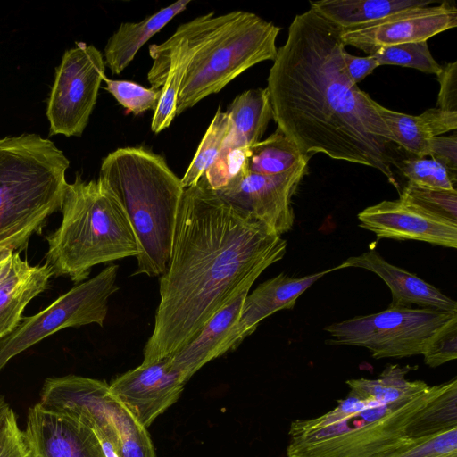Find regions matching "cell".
I'll return each mask as SVG.
<instances>
[{
    "instance_id": "obj_39",
    "label": "cell",
    "mask_w": 457,
    "mask_h": 457,
    "mask_svg": "<svg viewBox=\"0 0 457 457\" xmlns=\"http://www.w3.org/2000/svg\"><path fill=\"white\" fill-rule=\"evenodd\" d=\"M343 59L347 76L356 85L380 66L372 55L360 57L345 52Z\"/></svg>"
},
{
    "instance_id": "obj_40",
    "label": "cell",
    "mask_w": 457,
    "mask_h": 457,
    "mask_svg": "<svg viewBox=\"0 0 457 457\" xmlns=\"http://www.w3.org/2000/svg\"><path fill=\"white\" fill-rule=\"evenodd\" d=\"M11 407L7 403V402L4 400V396H0V426L2 422L4 421L6 414L10 411Z\"/></svg>"
},
{
    "instance_id": "obj_27",
    "label": "cell",
    "mask_w": 457,
    "mask_h": 457,
    "mask_svg": "<svg viewBox=\"0 0 457 457\" xmlns=\"http://www.w3.org/2000/svg\"><path fill=\"white\" fill-rule=\"evenodd\" d=\"M457 427V378L431 401L409 429V437L427 436Z\"/></svg>"
},
{
    "instance_id": "obj_32",
    "label": "cell",
    "mask_w": 457,
    "mask_h": 457,
    "mask_svg": "<svg viewBox=\"0 0 457 457\" xmlns=\"http://www.w3.org/2000/svg\"><path fill=\"white\" fill-rule=\"evenodd\" d=\"M396 168L408 179V183L412 185L445 190L456 189V176L432 158L414 156L399 159Z\"/></svg>"
},
{
    "instance_id": "obj_23",
    "label": "cell",
    "mask_w": 457,
    "mask_h": 457,
    "mask_svg": "<svg viewBox=\"0 0 457 457\" xmlns=\"http://www.w3.org/2000/svg\"><path fill=\"white\" fill-rule=\"evenodd\" d=\"M226 113L229 119V130L222 146L250 147L259 142L273 119L266 87L253 88L237 95Z\"/></svg>"
},
{
    "instance_id": "obj_13",
    "label": "cell",
    "mask_w": 457,
    "mask_h": 457,
    "mask_svg": "<svg viewBox=\"0 0 457 457\" xmlns=\"http://www.w3.org/2000/svg\"><path fill=\"white\" fill-rule=\"evenodd\" d=\"M457 27V8L444 1L392 14L378 21L342 29L345 46L357 47L369 55L376 50L404 43L428 41V38Z\"/></svg>"
},
{
    "instance_id": "obj_10",
    "label": "cell",
    "mask_w": 457,
    "mask_h": 457,
    "mask_svg": "<svg viewBox=\"0 0 457 457\" xmlns=\"http://www.w3.org/2000/svg\"><path fill=\"white\" fill-rule=\"evenodd\" d=\"M118 270L117 264H110L95 277L77 284L43 311L22 317L18 326L0 339V371L13 357L62 328L89 324L103 327L108 300L119 289Z\"/></svg>"
},
{
    "instance_id": "obj_12",
    "label": "cell",
    "mask_w": 457,
    "mask_h": 457,
    "mask_svg": "<svg viewBox=\"0 0 457 457\" xmlns=\"http://www.w3.org/2000/svg\"><path fill=\"white\" fill-rule=\"evenodd\" d=\"M230 16H215L213 12L200 15L179 25L175 33L160 45H150L153 65L147 79L153 88L161 87V97L154 111L151 129L159 133L176 117L178 96L185 73L194 54L211 35Z\"/></svg>"
},
{
    "instance_id": "obj_11",
    "label": "cell",
    "mask_w": 457,
    "mask_h": 457,
    "mask_svg": "<svg viewBox=\"0 0 457 457\" xmlns=\"http://www.w3.org/2000/svg\"><path fill=\"white\" fill-rule=\"evenodd\" d=\"M105 77L104 56L93 45L76 42L64 52L47 100L49 136H81Z\"/></svg>"
},
{
    "instance_id": "obj_1",
    "label": "cell",
    "mask_w": 457,
    "mask_h": 457,
    "mask_svg": "<svg viewBox=\"0 0 457 457\" xmlns=\"http://www.w3.org/2000/svg\"><path fill=\"white\" fill-rule=\"evenodd\" d=\"M286 251V240L211 189L204 176L185 188L142 363L181 349Z\"/></svg>"
},
{
    "instance_id": "obj_31",
    "label": "cell",
    "mask_w": 457,
    "mask_h": 457,
    "mask_svg": "<svg viewBox=\"0 0 457 457\" xmlns=\"http://www.w3.org/2000/svg\"><path fill=\"white\" fill-rule=\"evenodd\" d=\"M379 65H395L437 75L442 66L432 56L427 41L381 47L371 54Z\"/></svg>"
},
{
    "instance_id": "obj_38",
    "label": "cell",
    "mask_w": 457,
    "mask_h": 457,
    "mask_svg": "<svg viewBox=\"0 0 457 457\" xmlns=\"http://www.w3.org/2000/svg\"><path fill=\"white\" fill-rule=\"evenodd\" d=\"M428 156L457 176V136H438L429 141Z\"/></svg>"
},
{
    "instance_id": "obj_16",
    "label": "cell",
    "mask_w": 457,
    "mask_h": 457,
    "mask_svg": "<svg viewBox=\"0 0 457 457\" xmlns=\"http://www.w3.org/2000/svg\"><path fill=\"white\" fill-rule=\"evenodd\" d=\"M360 227L378 239L414 240L457 247V223L402 199L385 200L358 213Z\"/></svg>"
},
{
    "instance_id": "obj_26",
    "label": "cell",
    "mask_w": 457,
    "mask_h": 457,
    "mask_svg": "<svg viewBox=\"0 0 457 457\" xmlns=\"http://www.w3.org/2000/svg\"><path fill=\"white\" fill-rule=\"evenodd\" d=\"M297 145L278 128L269 137L250 146L249 171L262 175L287 172L296 165L308 162Z\"/></svg>"
},
{
    "instance_id": "obj_22",
    "label": "cell",
    "mask_w": 457,
    "mask_h": 457,
    "mask_svg": "<svg viewBox=\"0 0 457 457\" xmlns=\"http://www.w3.org/2000/svg\"><path fill=\"white\" fill-rule=\"evenodd\" d=\"M191 0H179L138 22H122L104 47V63L112 74H120L133 61L138 50Z\"/></svg>"
},
{
    "instance_id": "obj_8",
    "label": "cell",
    "mask_w": 457,
    "mask_h": 457,
    "mask_svg": "<svg viewBox=\"0 0 457 457\" xmlns=\"http://www.w3.org/2000/svg\"><path fill=\"white\" fill-rule=\"evenodd\" d=\"M38 403L91 428L118 457H156L147 428L111 394L105 381L78 375L48 378Z\"/></svg>"
},
{
    "instance_id": "obj_28",
    "label": "cell",
    "mask_w": 457,
    "mask_h": 457,
    "mask_svg": "<svg viewBox=\"0 0 457 457\" xmlns=\"http://www.w3.org/2000/svg\"><path fill=\"white\" fill-rule=\"evenodd\" d=\"M229 130V119L226 112L218 108L204 135L192 162L182 177L184 188L195 185L204 174L220 151Z\"/></svg>"
},
{
    "instance_id": "obj_9",
    "label": "cell",
    "mask_w": 457,
    "mask_h": 457,
    "mask_svg": "<svg viewBox=\"0 0 457 457\" xmlns=\"http://www.w3.org/2000/svg\"><path fill=\"white\" fill-rule=\"evenodd\" d=\"M457 312L429 308H392L327 326L328 344L369 349L373 358L423 354L433 336Z\"/></svg>"
},
{
    "instance_id": "obj_24",
    "label": "cell",
    "mask_w": 457,
    "mask_h": 457,
    "mask_svg": "<svg viewBox=\"0 0 457 457\" xmlns=\"http://www.w3.org/2000/svg\"><path fill=\"white\" fill-rule=\"evenodd\" d=\"M53 275L48 263L30 265L27 261L0 287V339L18 326L26 305L46 288Z\"/></svg>"
},
{
    "instance_id": "obj_30",
    "label": "cell",
    "mask_w": 457,
    "mask_h": 457,
    "mask_svg": "<svg viewBox=\"0 0 457 457\" xmlns=\"http://www.w3.org/2000/svg\"><path fill=\"white\" fill-rule=\"evenodd\" d=\"M376 457H457V427L427 436L407 437Z\"/></svg>"
},
{
    "instance_id": "obj_15",
    "label": "cell",
    "mask_w": 457,
    "mask_h": 457,
    "mask_svg": "<svg viewBox=\"0 0 457 457\" xmlns=\"http://www.w3.org/2000/svg\"><path fill=\"white\" fill-rule=\"evenodd\" d=\"M186 382L171 370L169 358L143 364L116 377L110 384L117 398L145 428L174 404Z\"/></svg>"
},
{
    "instance_id": "obj_14",
    "label": "cell",
    "mask_w": 457,
    "mask_h": 457,
    "mask_svg": "<svg viewBox=\"0 0 457 457\" xmlns=\"http://www.w3.org/2000/svg\"><path fill=\"white\" fill-rule=\"evenodd\" d=\"M307 170L308 162H303L277 175L249 171L233 187L215 192L281 236L293 227L291 198Z\"/></svg>"
},
{
    "instance_id": "obj_29",
    "label": "cell",
    "mask_w": 457,
    "mask_h": 457,
    "mask_svg": "<svg viewBox=\"0 0 457 457\" xmlns=\"http://www.w3.org/2000/svg\"><path fill=\"white\" fill-rule=\"evenodd\" d=\"M250 147L222 146L203 175L213 191L233 187L249 172Z\"/></svg>"
},
{
    "instance_id": "obj_18",
    "label": "cell",
    "mask_w": 457,
    "mask_h": 457,
    "mask_svg": "<svg viewBox=\"0 0 457 457\" xmlns=\"http://www.w3.org/2000/svg\"><path fill=\"white\" fill-rule=\"evenodd\" d=\"M249 290L240 293L216 312L191 341L172 355L167 356L171 370L178 372L186 383L206 363L237 347L235 340L236 328Z\"/></svg>"
},
{
    "instance_id": "obj_5",
    "label": "cell",
    "mask_w": 457,
    "mask_h": 457,
    "mask_svg": "<svg viewBox=\"0 0 457 457\" xmlns=\"http://www.w3.org/2000/svg\"><path fill=\"white\" fill-rule=\"evenodd\" d=\"M59 228L46 237V262L56 277L81 283L101 263L137 256L138 244L117 197L99 179L86 181L79 173L67 183Z\"/></svg>"
},
{
    "instance_id": "obj_34",
    "label": "cell",
    "mask_w": 457,
    "mask_h": 457,
    "mask_svg": "<svg viewBox=\"0 0 457 457\" xmlns=\"http://www.w3.org/2000/svg\"><path fill=\"white\" fill-rule=\"evenodd\" d=\"M107 90L128 112L135 115L155 110L161 97V89L145 87L129 80L104 79Z\"/></svg>"
},
{
    "instance_id": "obj_3",
    "label": "cell",
    "mask_w": 457,
    "mask_h": 457,
    "mask_svg": "<svg viewBox=\"0 0 457 457\" xmlns=\"http://www.w3.org/2000/svg\"><path fill=\"white\" fill-rule=\"evenodd\" d=\"M429 386L421 394L385 403L349 388L329 411L290 424L287 457H376L409 437L423 409L447 386Z\"/></svg>"
},
{
    "instance_id": "obj_36",
    "label": "cell",
    "mask_w": 457,
    "mask_h": 457,
    "mask_svg": "<svg viewBox=\"0 0 457 457\" xmlns=\"http://www.w3.org/2000/svg\"><path fill=\"white\" fill-rule=\"evenodd\" d=\"M0 457H32L23 430L10 409L0 426Z\"/></svg>"
},
{
    "instance_id": "obj_25",
    "label": "cell",
    "mask_w": 457,
    "mask_h": 457,
    "mask_svg": "<svg viewBox=\"0 0 457 457\" xmlns=\"http://www.w3.org/2000/svg\"><path fill=\"white\" fill-rule=\"evenodd\" d=\"M436 3L433 0H320L311 1L310 8L316 10L342 29H346Z\"/></svg>"
},
{
    "instance_id": "obj_21",
    "label": "cell",
    "mask_w": 457,
    "mask_h": 457,
    "mask_svg": "<svg viewBox=\"0 0 457 457\" xmlns=\"http://www.w3.org/2000/svg\"><path fill=\"white\" fill-rule=\"evenodd\" d=\"M377 110L394 136L395 144L416 157L428 156L432 137L457 129V112L435 107L415 116L392 111L378 103Z\"/></svg>"
},
{
    "instance_id": "obj_33",
    "label": "cell",
    "mask_w": 457,
    "mask_h": 457,
    "mask_svg": "<svg viewBox=\"0 0 457 457\" xmlns=\"http://www.w3.org/2000/svg\"><path fill=\"white\" fill-rule=\"evenodd\" d=\"M399 198L432 214L457 223V190L418 187L411 183L399 192Z\"/></svg>"
},
{
    "instance_id": "obj_37",
    "label": "cell",
    "mask_w": 457,
    "mask_h": 457,
    "mask_svg": "<svg viewBox=\"0 0 457 457\" xmlns=\"http://www.w3.org/2000/svg\"><path fill=\"white\" fill-rule=\"evenodd\" d=\"M436 77L440 85L437 108L457 112V62L442 66Z\"/></svg>"
},
{
    "instance_id": "obj_6",
    "label": "cell",
    "mask_w": 457,
    "mask_h": 457,
    "mask_svg": "<svg viewBox=\"0 0 457 457\" xmlns=\"http://www.w3.org/2000/svg\"><path fill=\"white\" fill-rule=\"evenodd\" d=\"M70 161L49 139L23 133L0 139V251H23L60 211Z\"/></svg>"
},
{
    "instance_id": "obj_2",
    "label": "cell",
    "mask_w": 457,
    "mask_h": 457,
    "mask_svg": "<svg viewBox=\"0 0 457 457\" xmlns=\"http://www.w3.org/2000/svg\"><path fill=\"white\" fill-rule=\"evenodd\" d=\"M341 36L312 8L294 18L267 79L273 120L303 154L374 168L400 192L395 137L378 103L347 76Z\"/></svg>"
},
{
    "instance_id": "obj_35",
    "label": "cell",
    "mask_w": 457,
    "mask_h": 457,
    "mask_svg": "<svg viewBox=\"0 0 457 457\" xmlns=\"http://www.w3.org/2000/svg\"><path fill=\"white\" fill-rule=\"evenodd\" d=\"M422 355L425 364L430 368L457 358V315L433 336Z\"/></svg>"
},
{
    "instance_id": "obj_4",
    "label": "cell",
    "mask_w": 457,
    "mask_h": 457,
    "mask_svg": "<svg viewBox=\"0 0 457 457\" xmlns=\"http://www.w3.org/2000/svg\"><path fill=\"white\" fill-rule=\"evenodd\" d=\"M98 179L120 201L136 235L139 253L132 275H163L185 190L181 179L162 155L143 146L111 152L102 161Z\"/></svg>"
},
{
    "instance_id": "obj_20",
    "label": "cell",
    "mask_w": 457,
    "mask_h": 457,
    "mask_svg": "<svg viewBox=\"0 0 457 457\" xmlns=\"http://www.w3.org/2000/svg\"><path fill=\"white\" fill-rule=\"evenodd\" d=\"M339 269H342L341 264L301 278L281 273L260 284L245 298L235 332L237 346L255 331L262 320L278 311L292 309L300 295L312 284L324 275Z\"/></svg>"
},
{
    "instance_id": "obj_7",
    "label": "cell",
    "mask_w": 457,
    "mask_h": 457,
    "mask_svg": "<svg viewBox=\"0 0 457 457\" xmlns=\"http://www.w3.org/2000/svg\"><path fill=\"white\" fill-rule=\"evenodd\" d=\"M280 28L255 13L233 11L194 54L178 96L176 116L220 92L247 69L274 61Z\"/></svg>"
},
{
    "instance_id": "obj_19",
    "label": "cell",
    "mask_w": 457,
    "mask_h": 457,
    "mask_svg": "<svg viewBox=\"0 0 457 457\" xmlns=\"http://www.w3.org/2000/svg\"><path fill=\"white\" fill-rule=\"evenodd\" d=\"M341 267L365 269L381 278L391 291L389 307L411 308V304H416L421 308L457 312L456 301L415 274L389 263L373 250L349 257Z\"/></svg>"
},
{
    "instance_id": "obj_17",
    "label": "cell",
    "mask_w": 457,
    "mask_h": 457,
    "mask_svg": "<svg viewBox=\"0 0 457 457\" xmlns=\"http://www.w3.org/2000/svg\"><path fill=\"white\" fill-rule=\"evenodd\" d=\"M23 433L32 457H106L91 428L39 403L29 409Z\"/></svg>"
}]
</instances>
